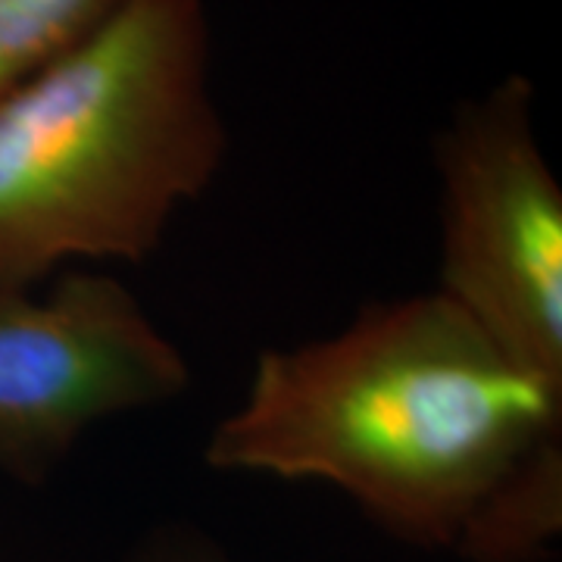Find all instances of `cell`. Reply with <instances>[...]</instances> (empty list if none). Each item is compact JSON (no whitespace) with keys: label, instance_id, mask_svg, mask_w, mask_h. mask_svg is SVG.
<instances>
[{"label":"cell","instance_id":"6da1fadb","mask_svg":"<svg viewBox=\"0 0 562 562\" xmlns=\"http://www.w3.org/2000/svg\"><path fill=\"white\" fill-rule=\"evenodd\" d=\"M562 391L509 360L441 291L369 303L341 331L266 350L203 460L319 482L397 541L450 550L543 438Z\"/></svg>","mask_w":562,"mask_h":562},{"label":"cell","instance_id":"7a4b0ae2","mask_svg":"<svg viewBox=\"0 0 562 562\" xmlns=\"http://www.w3.org/2000/svg\"><path fill=\"white\" fill-rule=\"evenodd\" d=\"M225 150L203 0H132L0 91V291L154 257Z\"/></svg>","mask_w":562,"mask_h":562},{"label":"cell","instance_id":"3957f363","mask_svg":"<svg viewBox=\"0 0 562 562\" xmlns=\"http://www.w3.org/2000/svg\"><path fill=\"white\" fill-rule=\"evenodd\" d=\"M438 288L525 372L562 391V188L535 132V88L509 76L435 140Z\"/></svg>","mask_w":562,"mask_h":562},{"label":"cell","instance_id":"277c9868","mask_svg":"<svg viewBox=\"0 0 562 562\" xmlns=\"http://www.w3.org/2000/svg\"><path fill=\"white\" fill-rule=\"evenodd\" d=\"M191 366L106 272H66L44 294L0 291V469L44 484L101 422L157 409Z\"/></svg>","mask_w":562,"mask_h":562},{"label":"cell","instance_id":"5b68a950","mask_svg":"<svg viewBox=\"0 0 562 562\" xmlns=\"http://www.w3.org/2000/svg\"><path fill=\"white\" fill-rule=\"evenodd\" d=\"M562 538V431L538 441L465 519V562H550Z\"/></svg>","mask_w":562,"mask_h":562},{"label":"cell","instance_id":"8992f818","mask_svg":"<svg viewBox=\"0 0 562 562\" xmlns=\"http://www.w3.org/2000/svg\"><path fill=\"white\" fill-rule=\"evenodd\" d=\"M132 0H0V91L94 35Z\"/></svg>","mask_w":562,"mask_h":562},{"label":"cell","instance_id":"52a82bcc","mask_svg":"<svg viewBox=\"0 0 562 562\" xmlns=\"http://www.w3.org/2000/svg\"><path fill=\"white\" fill-rule=\"evenodd\" d=\"M120 562H232L198 528L166 525L144 535Z\"/></svg>","mask_w":562,"mask_h":562}]
</instances>
